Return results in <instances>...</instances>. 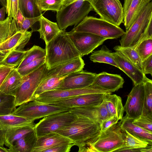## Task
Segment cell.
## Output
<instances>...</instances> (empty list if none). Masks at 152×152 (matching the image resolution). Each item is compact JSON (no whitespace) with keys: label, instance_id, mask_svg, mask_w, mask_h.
<instances>
[{"label":"cell","instance_id":"obj_4","mask_svg":"<svg viewBox=\"0 0 152 152\" xmlns=\"http://www.w3.org/2000/svg\"><path fill=\"white\" fill-rule=\"evenodd\" d=\"M92 10V6L87 0H77L57 12V23L61 30L65 31L69 26H76Z\"/></svg>","mask_w":152,"mask_h":152},{"label":"cell","instance_id":"obj_17","mask_svg":"<svg viewBox=\"0 0 152 152\" xmlns=\"http://www.w3.org/2000/svg\"><path fill=\"white\" fill-rule=\"evenodd\" d=\"M124 82V79L120 75L103 72L96 74L90 86L112 93L122 88Z\"/></svg>","mask_w":152,"mask_h":152},{"label":"cell","instance_id":"obj_42","mask_svg":"<svg viewBox=\"0 0 152 152\" xmlns=\"http://www.w3.org/2000/svg\"><path fill=\"white\" fill-rule=\"evenodd\" d=\"M13 19L8 16L3 21H0V44L11 37Z\"/></svg>","mask_w":152,"mask_h":152},{"label":"cell","instance_id":"obj_27","mask_svg":"<svg viewBox=\"0 0 152 152\" xmlns=\"http://www.w3.org/2000/svg\"><path fill=\"white\" fill-rule=\"evenodd\" d=\"M39 27L37 30L40 38L43 39L45 44L51 40L61 31L56 23L52 22L42 15L39 20Z\"/></svg>","mask_w":152,"mask_h":152},{"label":"cell","instance_id":"obj_19","mask_svg":"<svg viewBox=\"0 0 152 152\" xmlns=\"http://www.w3.org/2000/svg\"><path fill=\"white\" fill-rule=\"evenodd\" d=\"M31 31H19L0 44V52L7 53L13 50H22L28 42Z\"/></svg>","mask_w":152,"mask_h":152},{"label":"cell","instance_id":"obj_24","mask_svg":"<svg viewBox=\"0 0 152 152\" xmlns=\"http://www.w3.org/2000/svg\"><path fill=\"white\" fill-rule=\"evenodd\" d=\"M23 80V77L15 68H13L0 87V91L15 97Z\"/></svg>","mask_w":152,"mask_h":152},{"label":"cell","instance_id":"obj_48","mask_svg":"<svg viewBox=\"0 0 152 152\" xmlns=\"http://www.w3.org/2000/svg\"><path fill=\"white\" fill-rule=\"evenodd\" d=\"M118 121L115 116H111L104 120L101 124V132L104 131L111 126L116 124Z\"/></svg>","mask_w":152,"mask_h":152},{"label":"cell","instance_id":"obj_25","mask_svg":"<svg viewBox=\"0 0 152 152\" xmlns=\"http://www.w3.org/2000/svg\"><path fill=\"white\" fill-rule=\"evenodd\" d=\"M134 119L129 118L126 114L118 123L121 129L125 130L129 133L147 141L152 146V132L134 124L132 123Z\"/></svg>","mask_w":152,"mask_h":152},{"label":"cell","instance_id":"obj_53","mask_svg":"<svg viewBox=\"0 0 152 152\" xmlns=\"http://www.w3.org/2000/svg\"><path fill=\"white\" fill-rule=\"evenodd\" d=\"M142 152H152V146L149 145L145 148H142L140 150Z\"/></svg>","mask_w":152,"mask_h":152},{"label":"cell","instance_id":"obj_12","mask_svg":"<svg viewBox=\"0 0 152 152\" xmlns=\"http://www.w3.org/2000/svg\"><path fill=\"white\" fill-rule=\"evenodd\" d=\"M66 33L82 57L93 52L108 39L105 38L86 33L71 31Z\"/></svg>","mask_w":152,"mask_h":152},{"label":"cell","instance_id":"obj_35","mask_svg":"<svg viewBox=\"0 0 152 152\" xmlns=\"http://www.w3.org/2000/svg\"><path fill=\"white\" fill-rule=\"evenodd\" d=\"M46 50L39 46L34 45L27 50L25 56L20 63L16 68H21L37 59L45 57Z\"/></svg>","mask_w":152,"mask_h":152},{"label":"cell","instance_id":"obj_22","mask_svg":"<svg viewBox=\"0 0 152 152\" xmlns=\"http://www.w3.org/2000/svg\"><path fill=\"white\" fill-rule=\"evenodd\" d=\"M152 0H124L123 23L126 31L129 28L142 8Z\"/></svg>","mask_w":152,"mask_h":152},{"label":"cell","instance_id":"obj_18","mask_svg":"<svg viewBox=\"0 0 152 152\" xmlns=\"http://www.w3.org/2000/svg\"><path fill=\"white\" fill-rule=\"evenodd\" d=\"M73 142L70 139L55 132L37 137L36 143L31 152H43L59 145Z\"/></svg>","mask_w":152,"mask_h":152},{"label":"cell","instance_id":"obj_6","mask_svg":"<svg viewBox=\"0 0 152 152\" xmlns=\"http://www.w3.org/2000/svg\"><path fill=\"white\" fill-rule=\"evenodd\" d=\"M48 71L45 63L23 77V82L15 96L16 107L31 101L35 91L44 79Z\"/></svg>","mask_w":152,"mask_h":152},{"label":"cell","instance_id":"obj_30","mask_svg":"<svg viewBox=\"0 0 152 152\" xmlns=\"http://www.w3.org/2000/svg\"><path fill=\"white\" fill-rule=\"evenodd\" d=\"M121 130L124 140V145L114 152H122L126 149L141 148L151 145L147 141L133 135L125 130Z\"/></svg>","mask_w":152,"mask_h":152},{"label":"cell","instance_id":"obj_16","mask_svg":"<svg viewBox=\"0 0 152 152\" xmlns=\"http://www.w3.org/2000/svg\"><path fill=\"white\" fill-rule=\"evenodd\" d=\"M112 56L118 66L132 80L134 86L143 83L145 75L121 53H112Z\"/></svg>","mask_w":152,"mask_h":152},{"label":"cell","instance_id":"obj_5","mask_svg":"<svg viewBox=\"0 0 152 152\" xmlns=\"http://www.w3.org/2000/svg\"><path fill=\"white\" fill-rule=\"evenodd\" d=\"M152 17V1L142 9L129 28L125 32L119 40L121 46L133 47L135 46L146 28Z\"/></svg>","mask_w":152,"mask_h":152},{"label":"cell","instance_id":"obj_34","mask_svg":"<svg viewBox=\"0 0 152 152\" xmlns=\"http://www.w3.org/2000/svg\"><path fill=\"white\" fill-rule=\"evenodd\" d=\"M143 83L145 96L142 115L152 118V81L145 76Z\"/></svg>","mask_w":152,"mask_h":152},{"label":"cell","instance_id":"obj_9","mask_svg":"<svg viewBox=\"0 0 152 152\" xmlns=\"http://www.w3.org/2000/svg\"><path fill=\"white\" fill-rule=\"evenodd\" d=\"M124 140L121 129L117 123L101 132L91 145L97 152H111L123 147Z\"/></svg>","mask_w":152,"mask_h":152},{"label":"cell","instance_id":"obj_1","mask_svg":"<svg viewBox=\"0 0 152 152\" xmlns=\"http://www.w3.org/2000/svg\"><path fill=\"white\" fill-rule=\"evenodd\" d=\"M101 124L86 117L76 115L75 119L69 125L53 132L70 139L78 147L79 152H94L91 145L100 134Z\"/></svg>","mask_w":152,"mask_h":152},{"label":"cell","instance_id":"obj_8","mask_svg":"<svg viewBox=\"0 0 152 152\" xmlns=\"http://www.w3.org/2000/svg\"><path fill=\"white\" fill-rule=\"evenodd\" d=\"M100 18L119 26L123 23V7L119 0H86Z\"/></svg>","mask_w":152,"mask_h":152},{"label":"cell","instance_id":"obj_14","mask_svg":"<svg viewBox=\"0 0 152 152\" xmlns=\"http://www.w3.org/2000/svg\"><path fill=\"white\" fill-rule=\"evenodd\" d=\"M105 94L95 93L81 94L49 104L69 108L76 107L98 106L103 102Z\"/></svg>","mask_w":152,"mask_h":152},{"label":"cell","instance_id":"obj_11","mask_svg":"<svg viewBox=\"0 0 152 152\" xmlns=\"http://www.w3.org/2000/svg\"><path fill=\"white\" fill-rule=\"evenodd\" d=\"M95 93H112L91 86L76 89H56L43 92L34 100L41 103L49 104L78 95Z\"/></svg>","mask_w":152,"mask_h":152},{"label":"cell","instance_id":"obj_36","mask_svg":"<svg viewBox=\"0 0 152 152\" xmlns=\"http://www.w3.org/2000/svg\"><path fill=\"white\" fill-rule=\"evenodd\" d=\"M115 51L120 52L124 55L140 70L142 72V61L136 51L132 47L115 46L113 48Z\"/></svg>","mask_w":152,"mask_h":152},{"label":"cell","instance_id":"obj_57","mask_svg":"<svg viewBox=\"0 0 152 152\" xmlns=\"http://www.w3.org/2000/svg\"><path fill=\"white\" fill-rule=\"evenodd\" d=\"M0 4L2 6L5 7V8L6 6V0H0Z\"/></svg>","mask_w":152,"mask_h":152},{"label":"cell","instance_id":"obj_43","mask_svg":"<svg viewBox=\"0 0 152 152\" xmlns=\"http://www.w3.org/2000/svg\"><path fill=\"white\" fill-rule=\"evenodd\" d=\"M132 123L140 127L152 132V118L141 115L134 119Z\"/></svg>","mask_w":152,"mask_h":152},{"label":"cell","instance_id":"obj_32","mask_svg":"<svg viewBox=\"0 0 152 152\" xmlns=\"http://www.w3.org/2000/svg\"><path fill=\"white\" fill-rule=\"evenodd\" d=\"M19 10L26 18L38 17L42 15L36 0H18Z\"/></svg>","mask_w":152,"mask_h":152},{"label":"cell","instance_id":"obj_55","mask_svg":"<svg viewBox=\"0 0 152 152\" xmlns=\"http://www.w3.org/2000/svg\"><path fill=\"white\" fill-rule=\"evenodd\" d=\"M7 54H4L0 52V66L2 65V62L7 56Z\"/></svg>","mask_w":152,"mask_h":152},{"label":"cell","instance_id":"obj_50","mask_svg":"<svg viewBox=\"0 0 152 152\" xmlns=\"http://www.w3.org/2000/svg\"><path fill=\"white\" fill-rule=\"evenodd\" d=\"M13 68L14 67L2 65L0 66V87L6 77Z\"/></svg>","mask_w":152,"mask_h":152},{"label":"cell","instance_id":"obj_20","mask_svg":"<svg viewBox=\"0 0 152 152\" xmlns=\"http://www.w3.org/2000/svg\"><path fill=\"white\" fill-rule=\"evenodd\" d=\"M34 120L12 114L0 115V145H4V137L8 129L18 127L35 124Z\"/></svg>","mask_w":152,"mask_h":152},{"label":"cell","instance_id":"obj_29","mask_svg":"<svg viewBox=\"0 0 152 152\" xmlns=\"http://www.w3.org/2000/svg\"><path fill=\"white\" fill-rule=\"evenodd\" d=\"M35 124L14 127L7 130L4 137V145L8 148L11 147L18 140L34 130Z\"/></svg>","mask_w":152,"mask_h":152},{"label":"cell","instance_id":"obj_56","mask_svg":"<svg viewBox=\"0 0 152 152\" xmlns=\"http://www.w3.org/2000/svg\"><path fill=\"white\" fill-rule=\"evenodd\" d=\"M0 152H10L9 148L0 145Z\"/></svg>","mask_w":152,"mask_h":152},{"label":"cell","instance_id":"obj_21","mask_svg":"<svg viewBox=\"0 0 152 152\" xmlns=\"http://www.w3.org/2000/svg\"><path fill=\"white\" fill-rule=\"evenodd\" d=\"M73 114L87 118L91 120L102 123L109 116L103 102L98 106H89L74 107L69 108Z\"/></svg>","mask_w":152,"mask_h":152},{"label":"cell","instance_id":"obj_23","mask_svg":"<svg viewBox=\"0 0 152 152\" xmlns=\"http://www.w3.org/2000/svg\"><path fill=\"white\" fill-rule=\"evenodd\" d=\"M85 65L82 57H79L48 69L44 79L68 75L70 73L83 70Z\"/></svg>","mask_w":152,"mask_h":152},{"label":"cell","instance_id":"obj_54","mask_svg":"<svg viewBox=\"0 0 152 152\" xmlns=\"http://www.w3.org/2000/svg\"><path fill=\"white\" fill-rule=\"evenodd\" d=\"M77 0H64L62 7L66 6Z\"/></svg>","mask_w":152,"mask_h":152},{"label":"cell","instance_id":"obj_31","mask_svg":"<svg viewBox=\"0 0 152 152\" xmlns=\"http://www.w3.org/2000/svg\"><path fill=\"white\" fill-rule=\"evenodd\" d=\"M67 75L50 77L43 79L35 91L31 101L43 92L58 89L63 79Z\"/></svg>","mask_w":152,"mask_h":152},{"label":"cell","instance_id":"obj_52","mask_svg":"<svg viewBox=\"0 0 152 152\" xmlns=\"http://www.w3.org/2000/svg\"><path fill=\"white\" fill-rule=\"evenodd\" d=\"M6 13V8L3 6L0 9V21H3L5 20Z\"/></svg>","mask_w":152,"mask_h":152},{"label":"cell","instance_id":"obj_33","mask_svg":"<svg viewBox=\"0 0 152 152\" xmlns=\"http://www.w3.org/2000/svg\"><path fill=\"white\" fill-rule=\"evenodd\" d=\"M112 53L106 46L103 45L100 50L92 53L89 58L94 62L107 64L118 68L112 56Z\"/></svg>","mask_w":152,"mask_h":152},{"label":"cell","instance_id":"obj_28","mask_svg":"<svg viewBox=\"0 0 152 152\" xmlns=\"http://www.w3.org/2000/svg\"><path fill=\"white\" fill-rule=\"evenodd\" d=\"M35 130L24 135L8 148L10 152H31L36 142Z\"/></svg>","mask_w":152,"mask_h":152},{"label":"cell","instance_id":"obj_15","mask_svg":"<svg viewBox=\"0 0 152 152\" xmlns=\"http://www.w3.org/2000/svg\"><path fill=\"white\" fill-rule=\"evenodd\" d=\"M96 74L83 70L70 73L64 78L58 89H76L89 87L93 83Z\"/></svg>","mask_w":152,"mask_h":152},{"label":"cell","instance_id":"obj_38","mask_svg":"<svg viewBox=\"0 0 152 152\" xmlns=\"http://www.w3.org/2000/svg\"><path fill=\"white\" fill-rule=\"evenodd\" d=\"M26 51L24 50H13L7 53L2 65L16 68L23 59Z\"/></svg>","mask_w":152,"mask_h":152},{"label":"cell","instance_id":"obj_13","mask_svg":"<svg viewBox=\"0 0 152 152\" xmlns=\"http://www.w3.org/2000/svg\"><path fill=\"white\" fill-rule=\"evenodd\" d=\"M145 90L143 83L134 86L128 96L124 111L129 118L135 119L142 114Z\"/></svg>","mask_w":152,"mask_h":152},{"label":"cell","instance_id":"obj_10","mask_svg":"<svg viewBox=\"0 0 152 152\" xmlns=\"http://www.w3.org/2000/svg\"><path fill=\"white\" fill-rule=\"evenodd\" d=\"M76 115L69 110L55 113L44 117L35 124L37 137L53 132L69 125L75 119Z\"/></svg>","mask_w":152,"mask_h":152},{"label":"cell","instance_id":"obj_51","mask_svg":"<svg viewBox=\"0 0 152 152\" xmlns=\"http://www.w3.org/2000/svg\"><path fill=\"white\" fill-rule=\"evenodd\" d=\"M25 19L22 13L19 10L17 16L16 23L18 31H20V28L22 24Z\"/></svg>","mask_w":152,"mask_h":152},{"label":"cell","instance_id":"obj_49","mask_svg":"<svg viewBox=\"0 0 152 152\" xmlns=\"http://www.w3.org/2000/svg\"><path fill=\"white\" fill-rule=\"evenodd\" d=\"M152 38V17L148 23L147 26L142 35L140 39L136 45L142 41L148 39ZM135 45V46H136Z\"/></svg>","mask_w":152,"mask_h":152},{"label":"cell","instance_id":"obj_44","mask_svg":"<svg viewBox=\"0 0 152 152\" xmlns=\"http://www.w3.org/2000/svg\"><path fill=\"white\" fill-rule=\"evenodd\" d=\"M6 13L8 16L16 20L19 10L18 0H6Z\"/></svg>","mask_w":152,"mask_h":152},{"label":"cell","instance_id":"obj_3","mask_svg":"<svg viewBox=\"0 0 152 152\" xmlns=\"http://www.w3.org/2000/svg\"><path fill=\"white\" fill-rule=\"evenodd\" d=\"M71 31L91 34L107 39H117L125 33L119 26L100 18L87 16Z\"/></svg>","mask_w":152,"mask_h":152},{"label":"cell","instance_id":"obj_26","mask_svg":"<svg viewBox=\"0 0 152 152\" xmlns=\"http://www.w3.org/2000/svg\"><path fill=\"white\" fill-rule=\"evenodd\" d=\"M103 102L109 117L115 116L119 120L122 118L124 112L120 96L116 94H105Z\"/></svg>","mask_w":152,"mask_h":152},{"label":"cell","instance_id":"obj_41","mask_svg":"<svg viewBox=\"0 0 152 152\" xmlns=\"http://www.w3.org/2000/svg\"><path fill=\"white\" fill-rule=\"evenodd\" d=\"M45 63V57L34 60L21 68L16 69L23 77L34 71Z\"/></svg>","mask_w":152,"mask_h":152},{"label":"cell","instance_id":"obj_46","mask_svg":"<svg viewBox=\"0 0 152 152\" xmlns=\"http://www.w3.org/2000/svg\"><path fill=\"white\" fill-rule=\"evenodd\" d=\"M74 145H75L73 142L65 143L47 149L43 152H69L71 148Z\"/></svg>","mask_w":152,"mask_h":152},{"label":"cell","instance_id":"obj_45","mask_svg":"<svg viewBox=\"0 0 152 152\" xmlns=\"http://www.w3.org/2000/svg\"><path fill=\"white\" fill-rule=\"evenodd\" d=\"M42 15L35 18H25L22 24L20 31L23 32L27 31L28 29L31 28L37 22L39 21Z\"/></svg>","mask_w":152,"mask_h":152},{"label":"cell","instance_id":"obj_39","mask_svg":"<svg viewBox=\"0 0 152 152\" xmlns=\"http://www.w3.org/2000/svg\"><path fill=\"white\" fill-rule=\"evenodd\" d=\"M133 48L136 51L142 61L152 55V38L144 40Z\"/></svg>","mask_w":152,"mask_h":152},{"label":"cell","instance_id":"obj_7","mask_svg":"<svg viewBox=\"0 0 152 152\" xmlns=\"http://www.w3.org/2000/svg\"><path fill=\"white\" fill-rule=\"evenodd\" d=\"M69 108L51 104L41 103L33 100L16 108L12 114L35 121L52 114L69 110Z\"/></svg>","mask_w":152,"mask_h":152},{"label":"cell","instance_id":"obj_37","mask_svg":"<svg viewBox=\"0 0 152 152\" xmlns=\"http://www.w3.org/2000/svg\"><path fill=\"white\" fill-rule=\"evenodd\" d=\"M15 101L14 96L0 91V115L12 114L16 108Z\"/></svg>","mask_w":152,"mask_h":152},{"label":"cell","instance_id":"obj_40","mask_svg":"<svg viewBox=\"0 0 152 152\" xmlns=\"http://www.w3.org/2000/svg\"><path fill=\"white\" fill-rule=\"evenodd\" d=\"M64 0H36L41 11L48 10L57 12L61 8Z\"/></svg>","mask_w":152,"mask_h":152},{"label":"cell","instance_id":"obj_2","mask_svg":"<svg viewBox=\"0 0 152 152\" xmlns=\"http://www.w3.org/2000/svg\"><path fill=\"white\" fill-rule=\"evenodd\" d=\"M45 50L48 69L81 57L65 31L46 44Z\"/></svg>","mask_w":152,"mask_h":152},{"label":"cell","instance_id":"obj_47","mask_svg":"<svg viewBox=\"0 0 152 152\" xmlns=\"http://www.w3.org/2000/svg\"><path fill=\"white\" fill-rule=\"evenodd\" d=\"M142 72L144 75H152V55L142 62Z\"/></svg>","mask_w":152,"mask_h":152}]
</instances>
